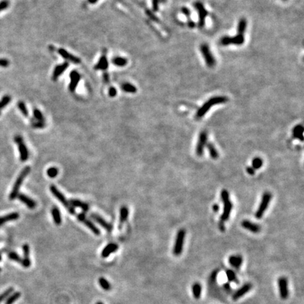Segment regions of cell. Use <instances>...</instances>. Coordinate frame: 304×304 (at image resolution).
<instances>
[{"mask_svg":"<svg viewBox=\"0 0 304 304\" xmlns=\"http://www.w3.org/2000/svg\"><path fill=\"white\" fill-rule=\"evenodd\" d=\"M218 272L217 270L213 271V272L212 273V274H211V281H213L216 280L217 276H218Z\"/></svg>","mask_w":304,"mask_h":304,"instance_id":"52","label":"cell"},{"mask_svg":"<svg viewBox=\"0 0 304 304\" xmlns=\"http://www.w3.org/2000/svg\"><path fill=\"white\" fill-rule=\"evenodd\" d=\"M228 101V98L225 96L213 97L206 101L196 111L195 117L196 118H201L206 115V113L210 110L211 107L218 104H225Z\"/></svg>","mask_w":304,"mask_h":304,"instance_id":"1","label":"cell"},{"mask_svg":"<svg viewBox=\"0 0 304 304\" xmlns=\"http://www.w3.org/2000/svg\"><path fill=\"white\" fill-rule=\"evenodd\" d=\"M91 218L93 219L94 221H96L97 223L99 224V225H100L104 229H105L107 232H111L113 230V225H112L111 223H109V222L106 221L103 218H102V217L99 216L98 214L92 213Z\"/></svg>","mask_w":304,"mask_h":304,"instance_id":"14","label":"cell"},{"mask_svg":"<svg viewBox=\"0 0 304 304\" xmlns=\"http://www.w3.org/2000/svg\"><path fill=\"white\" fill-rule=\"evenodd\" d=\"M69 203H71V205L73 206V208H77L80 207L81 208L82 210H83L84 213L87 212V211H89V205L85 202H83L80 200H78V199H71L69 201Z\"/></svg>","mask_w":304,"mask_h":304,"instance_id":"25","label":"cell"},{"mask_svg":"<svg viewBox=\"0 0 304 304\" xmlns=\"http://www.w3.org/2000/svg\"><path fill=\"white\" fill-rule=\"evenodd\" d=\"M303 130L304 128L302 125H297L293 129V137L294 138L298 139L301 142L303 141Z\"/></svg>","mask_w":304,"mask_h":304,"instance_id":"27","label":"cell"},{"mask_svg":"<svg viewBox=\"0 0 304 304\" xmlns=\"http://www.w3.org/2000/svg\"><path fill=\"white\" fill-rule=\"evenodd\" d=\"M17 198H18L22 203H23L25 205L28 206L30 209H34L35 208V207L37 206V203L33 199L30 198L29 196H26V194H18V196H17Z\"/></svg>","mask_w":304,"mask_h":304,"instance_id":"20","label":"cell"},{"mask_svg":"<svg viewBox=\"0 0 304 304\" xmlns=\"http://www.w3.org/2000/svg\"><path fill=\"white\" fill-rule=\"evenodd\" d=\"M13 292H14V288L9 287L8 290H6V291H4L3 293L1 294H0V303H1L4 300L6 299V298L8 297V296H9Z\"/></svg>","mask_w":304,"mask_h":304,"instance_id":"43","label":"cell"},{"mask_svg":"<svg viewBox=\"0 0 304 304\" xmlns=\"http://www.w3.org/2000/svg\"><path fill=\"white\" fill-rule=\"evenodd\" d=\"M21 294L20 291L14 292L12 294L8 296L6 301H5V304H13L15 301H16L20 297H21Z\"/></svg>","mask_w":304,"mask_h":304,"instance_id":"35","label":"cell"},{"mask_svg":"<svg viewBox=\"0 0 304 304\" xmlns=\"http://www.w3.org/2000/svg\"><path fill=\"white\" fill-rule=\"evenodd\" d=\"M108 67H109L108 59H107L106 54H104L103 55L100 57L98 63H97L96 66H94V68L96 70H102V71H105V70L108 68Z\"/></svg>","mask_w":304,"mask_h":304,"instance_id":"26","label":"cell"},{"mask_svg":"<svg viewBox=\"0 0 304 304\" xmlns=\"http://www.w3.org/2000/svg\"><path fill=\"white\" fill-rule=\"evenodd\" d=\"M128 59L125 58H123V57L116 56L112 59V63L115 65V66L118 67L125 66L128 64Z\"/></svg>","mask_w":304,"mask_h":304,"instance_id":"33","label":"cell"},{"mask_svg":"<svg viewBox=\"0 0 304 304\" xmlns=\"http://www.w3.org/2000/svg\"><path fill=\"white\" fill-rule=\"evenodd\" d=\"M241 226L244 229L248 230L253 233H258L261 229V226L258 225V224L252 223V222L247 220H244L241 222Z\"/></svg>","mask_w":304,"mask_h":304,"instance_id":"19","label":"cell"},{"mask_svg":"<svg viewBox=\"0 0 304 304\" xmlns=\"http://www.w3.org/2000/svg\"><path fill=\"white\" fill-rule=\"evenodd\" d=\"M121 88L123 89V91L128 92V93H136L137 92V88L135 86H134L133 84L125 83L122 84Z\"/></svg>","mask_w":304,"mask_h":304,"instance_id":"36","label":"cell"},{"mask_svg":"<svg viewBox=\"0 0 304 304\" xmlns=\"http://www.w3.org/2000/svg\"><path fill=\"white\" fill-rule=\"evenodd\" d=\"M213 210L214 212H218V211H219V206L218 204H214L213 206Z\"/></svg>","mask_w":304,"mask_h":304,"instance_id":"56","label":"cell"},{"mask_svg":"<svg viewBox=\"0 0 304 304\" xmlns=\"http://www.w3.org/2000/svg\"><path fill=\"white\" fill-rule=\"evenodd\" d=\"M194 7L198 12L199 14V23L198 26L199 28H203L205 26L206 18L208 15V12L204 6V5L201 2H196L194 4Z\"/></svg>","mask_w":304,"mask_h":304,"instance_id":"9","label":"cell"},{"mask_svg":"<svg viewBox=\"0 0 304 304\" xmlns=\"http://www.w3.org/2000/svg\"><path fill=\"white\" fill-rule=\"evenodd\" d=\"M109 94L111 97H115L117 94V90L115 88H111L109 90Z\"/></svg>","mask_w":304,"mask_h":304,"instance_id":"50","label":"cell"},{"mask_svg":"<svg viewBox=\"0 0 304 304\" xmlns=\"http://www.w3.org/2000/svg\"><path fill=\"white\" fill-rule=\"evenodd\" d=\"M1 271H2V269H1V268H0V273H1Z\"/></svg>","mask_w":304,"mask_h":304,"instance_id":"61","label":"cell"},{"mask_svg":"<svg viewBox=\"0 0 304 304\" xmlns=\"http://www.w3.org/2000/svg\"><path fill=\"white\" fill-rule=\"evenodd\" d=\"M59 173V170L58 168H56V167H50V168H48V170H47V174L48 177H49L50 178H56Z\"/></svg>","mask_w":304,"mask_h":304,"instance_id":"39","label":"cell"},{"mask_svg":"<svg viewBox=\"0 0 304 304\" xmlns=\"http://www.w3.org/2000/svg\"><path fill=\"white\" fill-rule=\"evenodd\" d=\"M219 228H220V230L222 232L225 231V227L224 225V223H223V222H220V223H219Z\"/></svg>","mask_w":304,"mask_h":304,"instance_id":"54","label":"cell"},{"mask_svg":"<svg viewBox=\"0 0 304 304\" xmlns=\"http://www.w3.org/2000/svg\"><path fill=\"white\" fill-rule=\"evenodd\" d=\"M31 172V167L26 166L23 168V170L21 171L18 178H17L16 182L14 184L13 189L9 194V199L10 200H14L15 199L17 198V196L19 194V190L21 188L22 183H23L25 178H26L27 175H28Z\"/></svg>","mask_w":304,"mask_h":304,"instance_id":"3","label":"cell"},{"mask_svg":"<svg viewBox=\"0 0 304 304\" xmlns=\"http://www.w3.org/2000/svg\"><path fill=\"white\" fill-rule=\"evenodd\" d=\"M200 51L203 57L206 66L209 67V68H213V67L216 66V59L215 56H213L212 51L211 50L210 47L208 46V44H201L200 46Z\"/></svg>","mask_w":304,"mask_h":304,"instance_id":"5","label":"cell"},{"mask_svg":"<svg viewBox=\"0 0 304 304\" xmlns=\"http://www.w3.org/2000/svg\"><path fill=\"white\" fill-rule=\"evenodd\" d=\"M149 16H153V17H156L155 16H154V15H153V14H152V13H149ZM151 18H152V17H151ZM153 19H154H154H155V20H156V21H157V18H153Z\"/></svg>","mask_w":304,"mask_h":304,"instance_id":"58","label":"cell"},{"mask_svg":"<svg viewBox=\"0 0 304 304\" xmlns=\"http://www.w3.org/2000/svg\"><path fill=\"white\" fill-rule=\"evenodd\" d=\"M96 304H104L103 303L101 302V301H98V302H97Z\"/></svg>","mask_w":304,"mask_h":304,"instance_id":"59","label":"cell"},{"mask_svg":"<svg viewBox=\"0 0 304 304\" xmlns=\"http://www.w3.org/2000/svg\"><path fill=\"white\" fill-rule=\"evenodd\" d=\"M9 61L6 59H0V66L6 68L9 66Z\"/></svg>","mask_w":304,"mask_h":304,"instance_id":"49","label":"cell"},{"mask_svg":"<svg viewBox=\"0 0 304 304\" xmlns=\"http://www.w3.org/2000/svg\"><path fill=\"white\" fill-rule=\"evenodd\" d=\"M88 1L89 2L90 4H94V3H96V2L98 1V0H88Z\"/></svg>","mask_w":304,"mask_h":304,"instance_id":"57","label":"cell"},{"mask_svg":"<svg viewBox=\"0 0 304 304\" xmlns=\"http://www.w3.org/2000/svg\"><path fill=\"white\" fill-rule=\"evenodd\" d=\"M223 286H224V289L226 291H230L231 290V287H230V283L228 282V283H225V284H224L223 285Z\"/></svg>","mask_w":304,"mask_h":304,"instance_id":"55","label":"cell"},{"mask_svg":"<svg viewBox=\"0 0 304 304\" xmlns=\"http://www.w3.org/2000/svg\"><path fill=\"white\" fill-rule=\"evenodd\" d=\"M11 98L9 95H4L3 97V98L2 99V100L0 101V111L2 109H4L5 106H6L9 104V102L11 101Z\"/></svg>","mask_w":304,"mask_h":304,"instance_id":"40","label":"cell"},{"mask_svg":"<svg viewBox=\"0 0 304 304\" xmlns=\"http://www.w3.org/2000/svg\"><path fill=\"white\" fill-rule=\"evenodd\" d=\"M128 214H129V211L128 207L125 206H122L120 210V218H119V225H118L119 230H121L122 227H123V224L125 223V221L128 218Z\"/></svg>","mask_w":304,"mask_h":304,"instance_id":"24","label":"cell"},{"mask_svg":"<svg viewBox=\"0 0 304 304\" xmlns=\"http://www.w3.org/2000/svg\"><path fill=\"white\" fill-rule=\"evenodd\" d=\"M58 53L60 54L61 57H63L64 59H65L68 61L71 62V63H73L75 64H79L81 63L80 59L78 58V57L75 56L71 53H69V52H68L66 50H65L64 49H59Z\"/></svg>","mask_w":304,"mask_h":304,"instance_id":"17","label":"cell"},{"mask_svg":"<svg viewBox=\"0 0 304 304\" xmlns=\"http://www.w3.org/2000/svg\"><path fill=\"white\" fill-rule=\"evenodd\" d=\"M185 235L186 232L184 229H181V230L178 231V234H177L175 241V244H174V246L173 249V253L174 256H179L180 255H181L182 253H183Z\"/></svg>","mask_w":304,"mask_h":304,"instance_id":"6","label":"cell"},{"mask_svg":"<svg viewBox=\"0 0 304 304\" xmlns=\"http://www.w3.org/2000/svg\"><path fill=\"white\" fill-rule=\"evenodd\" d=\"M99 284L101 287L105 291H110L111 290V285L109 281L104 277H100L99 279Z\"/></svg>","mask_w":304,"mask_h":304,"instance_id":"37","label":"cell"},{"mask_svg":"<svg viewBox=\"0 0 304 304\" xmlns=\"http://www.w3.org/2000/svg\"><path fill=\"white\" fill-rule=\"evenodd\" d=\"M166 0H151V3H152V8L154 11H158L159 9V5L161 3H163V2H165Z\"/></svg>","mask_w":304,"mask_h":304,"instance_id":"45","label":"cell"},{"mask_svg":"<svg viewBox=\"0 0 304 304\" xmlns=\"http://www.w3.org/2000/svg\"><path fill=\"white\" fill-rule=\"evenodd\" d=\"M246 172H247L250 175H253L254 174H255V170H254L252 167H247V168H246Z\"/></svg>","mask_w":304,"mask_h":304,"instance_id":"51","label":"cell"},{"mask_svg":"<svg viewBox=\"0 0 304 304\" xmlns=\"http://www.w3.org/2000/svg\"><path fill=\"white\" fill-rule=\"evenodd\" d=\"M191 288H192V294L194 298L197 300L199 299L201 296V291H202V286L201 284L199 282L194 283Z\"/></svg>","mask_w":304,"mask_h":304,"instance_id":"30","label":"cell"},{"mask_svg":"<svg viewBox=\"0 0 304 304\" xmlns=\"http://www.w3.org/2000/svg\"><path fill=\"white\" fill-rule=\"evenodd\" d=\"M225 273H226L227 279H228L229 282H235L236 284L239 283V280L237 277H236V273L234 272L232 270H231V269H228V270L225 271Z\"/></svg>","mask_w":304,"mask_h":304,"instance_id":"32","label":"cell"},{"mask_svg":"<svg viewBox=\"0 0 304 304\" xmlns=\"http://www.w3.org/2000/svg\"><path fill=\"white\" fill-rule=\"evenodd\" d=\"M51 212L52 217H53L54 223H55L56 225H61L62 220H61L60 211L59 210V208L57 207H53L51 209Z\"/></svg>","mask_w":304,"mask_h":304,"instance_id":"31","label":"cell"},{"mask_svg":"<svg viewBox=\"0 0 304 304\" xmlns=\"http://www.w3.org/2000/svg\"><path fill=\"white\" fill-rule=\"evenodd\" d=\"M32 128H34L41 129V128H44V127H45V123H44V122L37 121V122H34V123H32Z\"/></svg>","mask_w":304,"mask_h":304,"instance_id":"48","label":"cell"},{"mask_svg":"<svg viewBox=\"0 0 304 304\" xmlns=\"http://www.w3.org/2000/svg\"><path fill=\"white\" fill-rule=\"evenodd\" d=\"M9 6V0H2L0 2V12L6 9Z\"/></svg>","mask_w":304,"mask_h":304,"instance_id":"46","label":"cell"},{"mask_svg":"<svg viewBox=\"0 0 304 304\" xmlns=\"http://www.w3.org/2000/svg\"><path fill=\"white\" fill-rule=\"evenodd\" d=\"M206 146H207V149H208L209 154H210V156H211V158L214 159V160H216V159L218 158V156H219V154H218V151H217L216 148L215 147V146H214L212 143L206 144Z\"/></svg>","mask_w":304,"mask_h":304,"instance_id":"34","label":"cell"},{"mask_svg":"<svg viewBox=\"0 0 304 304\" xmlns=\"http://www.w3.org/2000/svg\"><path fill=\"white\" fill-rule=\"evenodd\" d=\"M70 78H71V82H70V84L68 87L69 90L71 92H74L76 91V89L77 86H78L80 80L81 76L78 71H71V74H70Z\"/></svg>","mask_w":304,"mask_h":304,"instance_id":"16","label":"cell"},{"mask_svg":"<svg viewBox=\"0 0 304 304\" xmlns=\"http://www.w3.org/2000/svg\"><path fill=\"white\" fill-rule=\"evenodd\" d=\"M8 256H9V258L10 259V260L14 261H15V262H17V263H21V262H22V258L20 257V256L18 255V254L16 252L9 253Z\"/></svg>","mask_w":304,"mask_h":304,"instance_id":"44","label":"cell"},{"mask_svg":"<svg viewBox=\"0 0 304 304\" xmlns=\"http://www.w3.org/2000/svg\"><path fill=\"white\" fill-rule=\"evenodd\" d=\"M18 107L19 110L21 111V113L23 114L24 116H26V117L28 116V115H29L28 111V109H27V107H26V104H25L24 102L19 101L18 103Z\"/></svg>","mask_w":304,"mask_h":304,"instance_id":"41","label":"cell"},{"mask_svg":"<svg viewBox=\"0 0 304 304\" xmlns=\"http://www.w3.org/2000/svg\"><path fill=\"white\" fill-rule=\"evenodd\" d=\"M263 160L259 157H256L255 158H253L252 160V168L254 170H258V169H260L261 167L263 166Z\"/></svg>","mask_w":304,"mask_h":304,"instance_id":"38","label":"cell"},{"mask_svg":"<svg viewBox=\"0 0 304 304\" xmlns=\"http://www.w3.org/2000/svg\"><path fill=\"white\" fill-rule=\"evenodd\" d=\"M206 142H207V133L205 131L201 132L199 134V140L196 146V155L199 156L203 155L204 147L206 145Z\"/></svg>","mask_w":304,"mask_h":304,"instance_id":"13","label":"cell"},{"mask_svg":"<svg viewBox=\"0 0 304 304\" xmlns=\"http://www.w3.org/2000/svg\"><path fill=\"white\" fill-rule=\"evenodd\" d=\"M2 255H1V253H0V262H1V261H2Z\"/></svg>","mask_w":304,"mask_h":304,"instance_id":"60","label":"cell"},{"mask_svg":"<svg viewBox=\"0 0 304 304\" xmlns=\"http://www.w3.org/2000/svg\"><path fill=\"white\" fill-rule=\"evenodd\" d=\"M49 189H50L51 193L55 196L56 199H57L59 201H60L61 204H63V205L65 206V208L67 209V211H68L71 215H75V214H76L75 208H73V206L71 205L69 201L67 200L66 197H65V196L59 190L58 188H57L56 186L51 185L50 187H49Z\"/></svg>","mask_w":304,"mask_h":304,"instance_id":"4","label":"cell"},{"mask_svg":"<svg viewBox=\"0 0 304 304\" xmlns=\"http://www.w3.org/2000/svg\"><path fill=\"white\" fill-rule=\"evenodd\" d=\"M279 294L281 299L286 300L289 297V283L287 278L280 277L278 279Z\"/></svg>","mask_w":304,"mask_h":304,"instance_id":"11","label":"cell"},{"mask_svg":"<svg viewBox=\"0 0 304 304\" xmlns=\"http://www.w3.org/2000/svg\"><path fill=\"white\" fill-rule=\"evenodd\" d=\"M246 28H247V21H246V19L245 18H241L240 21H239V23L237 25V28H236L237 34L244 35L245 32L246 31Z\"/></svg>","mask_w":304,"mask_h":304,"instance_id":"29","label":"cell"},{"mask_svg":"<svg viewBox=\"0 0 304 304\" xmlns=\"http://www.w3.org/2000/svg\"><path fill=\"white\" fill-rule=\"evenodd\" d=\"M68 66L69 64L67 63V62H65L64 64L56 66L54 70L53 74H52V79H53V80H56L59 77L61 76L64 73V71L68 68Z\"/></svg>","mask_w":304,"mask_h":304,"instance_id":"21","label":"cell"},{"mask_svg":"<svg viewBox=\"0 0 304 304\" xmlns=\"http://www.w3.org/2000/svg\"><path fill=\"white\" fill-rule=\"evenodd\" d=\"M220 44L223 46H229L230 44H235L236 46H240L245 42V37L242 35H236L235 36H223L220 40Z\"/></svg>","mask_w":304,"mask_h":304,"instance_id":"7","label":"cell"},{"mask_svg":"<svg viewBox=\"0 0 304 304\" xmlns=\"http://www.w3.org/2000/svg\"><path fill=\"white\" fill-rule=\"evenodd\" d=\"M19 218V214L18 213H11L8 215L0 217V226L7 222L14 221Z\"/></svg>","mask_w":304,"mask_h":304,"instance_id":"28","label":"cell"},{"mask_svg":"<svg viewBox=\"0 0 304 304\" xmlns=\"http://www.w3.org/2000/svg\"><path fill=\"white\" fill-rule=\"evenodd\" d=\"M187 22H188V26H189V28H194V27H195V26H196V23H194V21H193L192 20H191V19H189V20H188Z\"/></svg>","mask_w":304,"mask_h":304,"instance_id":"53","label":"cell"},{"mask_svg":"<svg viewBox=\"0 0 304 304\" xmlns=\"http://www.w3.org/2000/svg\"><path fill=\"white\" fill-rule=\"evenodd\" d=\"M181 12H182V14H184V16L187 17V20L191 19V18H190L191 11H190V10L187 8V7H185V6L183 7V8L181 9Z\"/></svg>","mask_w":304,"mask_h":304,"instance_id":"47","label":"cell"},{"mask_svg":"<svg viewBox=\"0 0 304 304\" xmlns=\"http://www.w3.org/2000/svg\"><path fill=\"white\" fill-rule=\"evenodd\" d=\"M228 262L231 266L235 268H240L243 263V258L240 255L230 256L228 258Z\"/></svg>","mask_w":304,"mask_h":304,"instance_id":"23","label":"cell"},{"mask_svg":"<svg viewBox=\"0 0 304 304\" xmlns=\"http://www.w3.org/2000/svg\"><path fill=\"white\" fill-rule=\"evenodd\" d=\"M251 289H252V285H251V283L244 284L241 287H240L238 290H236L235 292L233 294L232 299L234 301L240 299V298L242 297V296L246 295V294L251 290Z\"/></svg>","mask_w":304,"mask_h":304,"instance_id":"15","label":"cell"},{"mask_svg":"<svg viewBox=\"0 0 304 304\" xmlns=\"http://www.w3.org/2000/svg\"><path fill=\"white\" fill-rule=\"evenodd\" d=\"M118 249V246L115 243H110L106 245L101 251V257L105 258L109 257L111 253H113Z\"/></svg>","mask_w":304,"mask_h":304,"instance_id":"22","label":"cell"},{"mask_svg":"<svg viewBox=\"0 0 304 304\" xmlns=\"http://www.w3.org/2000/svg\"><path fill=\"white\" fill-rule=\"evenodd\" d=\"M77 218H78V220L83 223L84 225H85L87 228H88L89 230H90L92 232H93L94 235H100L101 232L99 230V229L97 228V227L94 225V224L92 223L91 220H89V219L87 218V217L85 216V214L84 213H81L78 214L77 216Z\"/></svg>","mask_w":304,"mask_h":304,"instance_id":"12","label":"cell"},{"mask_svg":"<svg viewBox=\"0 0 304 304\" xmlns=\"http://www.w3.org/2000/svg\"><path fill=\"white\" fill-rule=\"evenodd\" d=\"M14 141L17 144H18V147L20 153V159L21 161L25 162L28 160L29 158V152L27 146L25 144L23 138L21 136L16 135L14 138Z\"/></svg>","mask_w":304,"mask_h":304,"instance_id":"10","label":"cell"},{"mask_svg":"<svg viewBox=\"0 0 304 304\" xmlns=\"http://www.w3.org/2000/svg\"><path fill=\"white\" fill-rule=\"evenodd\" d=\"M221 199L223 203V212L220 217V222L225 223L230 218L232 210V203L230 200V195L228 190L223 189L221 191Z\"/></svg>","mask_w":304,"mask_h":304,"instance_id":"2","label":"cell"},{"mask_svg":"<svg viewBox=\"0 0 304 304\" xmlns=\"http://www.w3.org/2000/svg\"><path fill=\"white\" fill-rule=\"evenodd\" d=\"M33 116L35 117V118L36 119L37 121L39 122H44V118L43 114L42 113V112L37 109H35L33 110Z\"/></svg>","mask_w":304,"mask_h":304,"instance_id":"42","label":"cell"},{"mask_svg":"<svg viewBox=\"0 0 304 304\" xmlns=\"http://www.w3.org/2000/svg\"><path fill=\"white\" fill-rule=\"evenodd\" d=\"M271 199H272V194L270 192H265L263 194L260 206H259L258 210L256 211L255 214L256 218L260 219L262 218L266 210H267Z\"/></svg>","mask_w":304,"mask_h":304,"instance_id":"8","label":"cell"},{"mask_svg":"<svg viewBox=\"0 0 304 304\" xmlns=\"http://www.w3.org/2000/svg\"><path fill=\"white\" fill-rule=\"evenodd\" d=\"M23 258L22 259L21 265L25 268H28L31 267V261L30 259V246L28 244H25L23 246Z\"/></svg>","mask_w":304,"mask_h":304,"instance_id":"18","label":"cell"}]
</instances>
